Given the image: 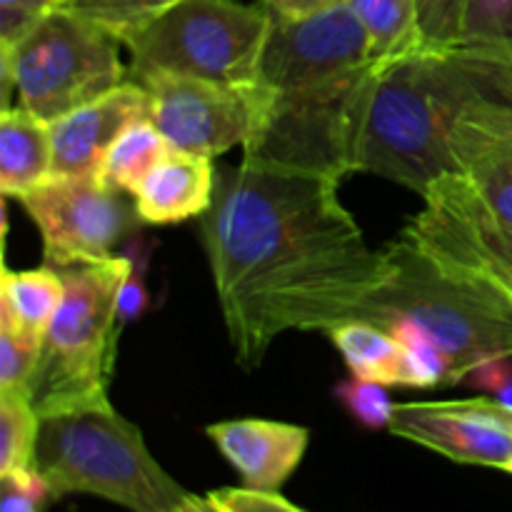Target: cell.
Masks as SVG:
<instances>
[{"mask_svg":"<svg viewBox=\"0 0 512 512\" xmlns=\"http://www.w3.org/2000/svg\"><path fill=\"white\" fill-rule=\"evenodd\" d=\"M185 505H188V503H185ZM180 512H188V510H185V508H183V510H180Z\"/></svg>","mask_w":512,"mask_h":512,"instance_id":"35","label":"cell"},{"mask_svg":"<svg viewBox=\"0 0 512 512\" xmlns=\"http://www.w3.org/2000/svg\"><path fill=\"white\" fill-rule=\"evenodd\" d=\"M348 0H263L265 8L275 15H285V18H305V15L323 13V10L338 8Z\"/></svg>","mask_w":512,"mask_h":512,"instance_id":"31","label":"cell"},{"mask_svg":"<svg viewBox=\"0 0 512 512\" xmlns=\"http://www.w3.org/2000/svg\"><path fill=\"white\" fill-rule=\"evenodd\" d=\"M218 453L233 465L243 488L280 493L303 463L310 430L278 420L240 418L205 428Z\"/></svg>","mask_w":512,"mask_h":512,"instance_id":"15","label":"cell"},{"mask_svg":"<svg viewBox=\"0 0 512 512\" xmlns=\"http://www.w3.org/2000/svg\"><path fill=\"white\" fill-rule=\"evenodd\" d=\"M270 30L265 5L180 0L123 40L130 80L153 73L218 83H255Z\"/></svg>","mask_w":512,"mask_h":512,"instance_id":"7","label":"cell"},{"mask_svg":"<svg viewBox=\"0 0 512 512\" xmlns=\"http://www.w3.org/2000/svg\"><path fill=\"white\" fill-rule=\"evenodd\" d=\"M465 383L490 393V398L498 400L505 408H512V358L490 360V363L480 365L468 375Z\"/></svg>","mask_w":512,"mask_h":512,"instance_id":"30","label":"cell"},{"mask_svg":"<svg viewBox=\"0 0 512 512\" xmlns=\"http://www.w3.org/2000/svg\"><path fill=\"white\" fill-rule=\"evenodd\" d=\"M168 153V138L155 128L153 120H138V123L128 125L110 145L108 155L98 170V180L108 188L120 190V193L135 195L143 180L150 175V170Z\"/></svg>","mask_w":512,"mask_h":512,"instance_id":"21","label":"cell"},{"mask_svg":"<svg viewBox=\"0 0 512 512\" xmlns=\"http://www.w3.org/2000/svg\"><path fill=\"white\" fill-rule=\"evenodd\" d=\"M145 308V290H143V278L138 275L133 265V273L130 278L125 280L123 285V293H120V320H130V318H138Z\"/></svg>","mask_w":512,"mask_h":512,"instance_id":"32","label":"cell"},{"mask_svg":"<svg viewBox=\"0 0 512 512\" xmlns=\"http://www.w3.org/2000/svg\"><path fill=\"white\" fill-rule=\"evenodd\" d=\"M18 200L43 235L45 265L58 270L113 258L143 223L135 200L98 178L50 175Z\"/></svg>","mask_w":512,"mask_h":512,"instance_id":"11","label":"cell"},{"mask_svg":"<svg viewBox=\"0 0 512 512\" xmlns=\"http://www.w3.org/2000/svg\"><path fill=\"white\" fill-rule=\"evenodd\" d=\"M40 413L30 393H0V475L35 468Z\"/></svg>","mask_w":512,"mask_h":512,"instance_id":"22","label":"cell"},{"mask_svg":"<svg viewBox=\"0 0 512 512\" xmlns=\"http://www.w3.org/2000/svg\"><path fill=\"white\" fill-rule=\"evenodd\" d=\"M460 43L500 45L512 50V0H470Z\"/></svg>","mask_w":512,"mask_h":512,"instance_id":"24","label":"cell"},{"mask_svg":"<svg viewBox=\"0 0 512 512\" xmlns=\"http://www.w3.org/2000/svg\"><path fill=\"white\" fill-rule=\"evenodd\" d=\"M380 65L350 5L285 18L270 13L260 83L270 90L263 128L243 148L245 163L353 175L365 100Z\"/></svg>","mask_w":512,"mask_h":512,"instance_id":"2","label":"cell"},{"mask_svg":"<svg viewBox=\"0 0 512 512\" xmlns=\"http://www.w3.org/2000/svg\"><path fill=\"white\" fill-rule=\"evenodd\" d=\"M512 98V50L458 43L420 48L380 65L365 100L353 173L378 175L423 195L455 173L450 143L465 113Z\"/></svg>","mask_w":512,"mask_h":512,"instance_id":"3","label":"cell"},{"mask_svg":"<svg viewBox=\"0 0 512 512\" xmlns=\"http://www.w3.org/2000/svg\"><path fill=\"white\" fill-rule=\"evenodd\" d=\"M473 403L480 405L483 410H488V413L495 415L498 420H503V423L512 430V408H505V405H500L498 400L485 398V395H480V398H473Z\"/></svg>","mask_w":512,"mask_h":512,"instance_id":"33","label":"cell"},{"mask_svg":"<svg viewBox=\"0 0 512 512\" xmlns=\"http://www.w3.org/2000/svg\"><path fill=\"white\" fill-rule=\"evenodd\" d=\"M465 175L495 215L512 225V98L485 100L463 115L450 143Z\"/></svg>","mask_w":512,"mask_h":512,"instance_id":"14","label":"cell"},{"mask_svg":"<svg viewBox=\"0 0 512 512\" xmlns=\"http://www.w3.org/2000/svg\"><path fill=\"white\" fill-rule=\"evenodd\" d=\"M133 265L128 255H113L60 270L65 293L30 383L35 408L108 395L123 325L120 293Z\"/></svg>","mask_w":512,"mask_h":512,"instance_id":"6","label":"cell"},{"mask_svg":"<svg viewBox=\"0 0 512 512\" xmlns=\"http://www.w3.org/2000/svg\"><path fill=\"white\" fill-rule=\"evenodd\" d=\"M53 175V135L50 123L25 108H8L0 115V193L20 198Z\"/></svg>","mask_w":512,"mask_h":512,"instance_id":"19","label":"cell"},{"mask_svg":"<svg viewBox=\"0 0 512 512\" xmlns=\"http://www.w3.org/2000/svg\"><path fill=\"white\" fill-rule=\"evenodd\" d=\"M348 5L368 33L370 58L378 65L423 48L418 0H348Z\"/></svg>","mask_w":512,"mask_h":512,"instance_id":"20","label":"cell"},{"mask_svg":"<svg viewBox=\"0 0 512 512\" xmlns=\"http://www.w3.org/2000/svg\"><path fill=\"white\" fill-rule=\"evenodd\" d=\"M388 430L455 463L512 473V430L473 398L395 405Z\"/></svg>","mask_w":512,"mask_h":512,"instance_id":"12","label":"cell"},{"mask_svg":"<svg viewBox=\"0 0 512 512\" xmlns=\"http://www.w3.org/2000/svg\"><path fill=\"white\" fill-rule=\"evenodd\" d=\"M213 158L173 150L150 170L133 195L145 225H175L203 218L215 203Z\"/></svg>","mask_w":512,"mask_h":512,"instance_id":"17","label":"cell"},{"mask_svg":"<svg viewBox=\"0 0 512 512\" xmlns=\"http://www.w3.org/2000/svg\"><path fill=\"white\" fill-rule=\"evenodd\" d=\"M218 512H305L280 493H258L248 488H220L205 495Z\"/></svg>","mask_w":512,"mask_h":512,"instance_id":"29","label":"cell"},{"mask_svg":"<svg viewBox=\"0 0 512 512\" xmlns=\"http://www.w3.org/2000/svg\"><path fill=\"white\" fill-rule=\"evenodd\" d=\"M185 510H188V512H218V510L213 508V505L208 503V500L198 498V495H190V500H188V505H185Z\"/></svg>","mask_w":512,"mask_h":512,"instance_id":"34","label":"cell"},{"mask_svg":"<svg viewBox=\"0 0 512 512\" xmlns=\"http://www.w3.org/2000/svg\"><path fill=\"white\" fill-rule=\"evenodd\" d=\"M388 270L350 320H368L433 360L460 385L490 360L512 358V310L445 270L413 240L385 245Z\"/></svg>","mask_w":512,"mask_h":512,"instance_id":"4","label":"cell"},{"mask_svg":"<svg viewBox=\"0 0 512 512\" xmlns=\"http://www.w3.org/2000/svg\"><path fill=\"white\" fill-rule=\"evenodd\" d=\"M35 470L55 498L95 495L130 512H180L190 500L108 395L40 408Z\"/></svg>","mask_w":512,"mask_h":512,"instance_id":"5","label":"cell"},{"mask_svg":"<svg viewBox=\"0 0 512 512\" xmlns=\"http://www.w3.org/2000/svg\"><path fill=\"white\" fill-rule=\"evenodd\" d=\"M403 235L453 275L512 310V225L490 210L465 175L448 173L423 193Z\"/></svg>","mask_w":512,"mask_h":512,"instance_id":"9","label":"cell"},{"mask_svg":"<svg viewBox=\"0 0 512 512\" xmlns=\"http://www.w3.org/2000/svg\"><path fill=\"white\" fill-rule=\"evenodd\" d=\"M150 113L148 93L135 80H125L110 93L70 110L50 123L53 135V175L98 178L110 145L128 125Z\"/></svg>","mask_w":512,"mask_h":512,"instance_id":"13","label":"cell"},{"mask_svg":"<svg viewBox=\"0 0 512 512\" xmlns=\"http://www.w3.org/2000/svg\"><path fill=\"white\" fill-rule=\"evenodd\" d=\"M470 0H418L423 48H450L460 43Z\"/></svg>","mask_w":512,"mask_h":512,"instance_id":"25","label":"cell"},{"mask_svg":"<svg viewBox=\"0 0 512 512\" xmlns=\"http://www.w3.org/2000/svg\"><path fill=\"white\" fill-rule=\"evenodd\" d=\"M148 93L155 128L170 148L215 158L235 145H248L263 128L270 110V90L255 83H218L153 73L135 78Z\"/></svg>","mask_w":512,"mask_h":512,"instance_id":"10","label":"cell"},{"mask_svg":"<svg viewBox=\"0 0 512 512\" xmlns=\"http://www.w3.org/2000/svg\"><path fill=\"white\" fill-rule=\"evenodd\" d=\"M335 395L343 400L345 408H348L350 413L355 415V420H360L365 428H388L390 420H393L395 403L390 400L385 385L353 378L348 380V383L338 385V388H335Z\"/></svg>","mask_w":512,"mask_h":512,"instance_id":"26","label":"cell"},{"mask_svg":"<svg viewBox=\"0 0 512 512\" xmlns=\"http://www.w3.org/2000/svg\"><path fill=\"white\" fill-rule=\"evenodd\" d=\"M178 3L180 0H65V8L103 25L123 43L128 35Z\"/></svg>","mask_w":512,"mask_h":512,"instance_id":"23","label":"cell"},{"mask_svg":"<svg viewBox=\"0 0 512 512\" xmlns=\"http://www.w3.org/2000/svg\"><path fill=\"white\" fill-rule=\"evenodd\" d=\"M120 45L103 25L60 8L18 45L0 50L13 63L20 108L53 123L130 80Z\"/></svg>","mask_w":512,"mask_h":512,"instance_id":"8","label":"cell"},{"mask_svg":"<svg viewBox=\"0 0 512 512\" xmlns=\"http://www.w3.org/2000/svg\"><path fill=\"white\" fill-rule=\"evenodd\" d=\"M63 293L65 280L58 268L10 270L5 265L0 275V330L40 353Z\"/></svg>","mask_w":512,"mask_h":512,"instance_id":"18","label":"cell"},{"mask_svg":"<svg viewBox=\"0 0 512 512\" xmlns=\"http://www.w3.org/2000/svg\"><path fill=\"white\" fill-rule=\"evenodd\" d=\"M330 343L343 355L353 378L380 383L385 388H438L445 385V373L410 348L408 343L368 320H345L328 330Z\"/></svg>","mask_w":512,"mask_h":512,"instance_id":"16","label":"cell"},{"mask_svg":"<svg viewBox=\"0 0 512 512\" xmlns=\"http://www.w3.org/2000/svg\"><path fill=\"white\" fill-rule=\"evenodd\" d=\"M215 295L238 363L255 368L290 330L353 318L388 270L340 200V180L263 163L223 175L200 218Z\"/></svg>","mask_w":512,"mask_h":512,"instance_id":"1","label":"cell"},{"mask_svg":"<svg viewBox=\"0 0 512 512\" xmlns=\"http://www.w3.org/2000/svg\"><path fill=\"white\" fill-rule=\"evenodd\" d=\"M53 500L38 470L0 475V512H45Z\"/></svg>","mask_w":512,"mask_h":512,"instance_id":"28","label":"cell"},{"mask_svg":"<svg viewBox=\"0 0 512 512\" xmlns=\"http://www.w3.org/2000/svg\"><path fill=\"white\" fill-rule=\"evenodd\" d=\"M60 8H65V0H0V45H18Z\"/></svg>","mask_w":512,"mask_h":512,"instance_id":"27","label":"cell"}]
</instances>
